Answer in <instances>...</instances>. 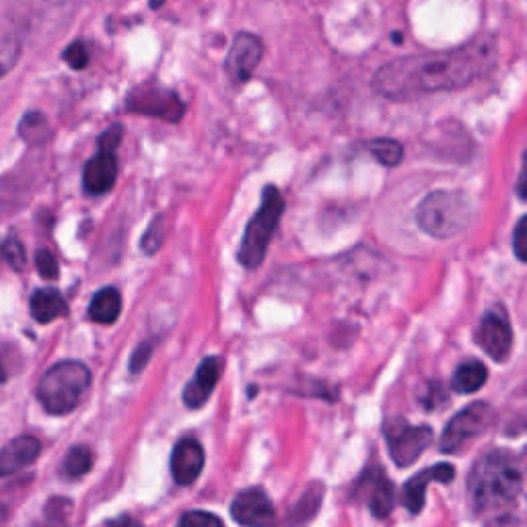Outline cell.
Masks as SVG:
<instances>
[{"mask_svg": "<svg viewBox=\"0 0 527 527\" xmlns=\"http://www.w3.org/2000/svg\"><path fill=\"white\" fill-rule=\"evenodd\" d=\"M108 527H143V523H138L136 519H132V517H118V519H114V521H110L108 523Z\"/></svg>", "mask_w": 527, "mask_h": 527, "instance_id": "836d02e7", "label": "cell"}, {"mask_svg": "<svg viewBox=\"0 0 527 527\" xmlns=\"http://www.w3.org/2000/svg\"><path fill=\"white\" fill-rule=\"evenodd\" d=\"M180 527H225L223 521L213 515V513H206V511H190L182 517Z\"/></svg>", "mask_w": 527, "mask_h": 527, "instance_id": "4316f807", "label": "cell"}, {"mask_svg": "<svg viewBox=\"0 0 527 527\" xmlns=\"http://www.w3.org/2000/svg\"><path fill=\"white\" fill-rule=\"evenodd\" d=\"M124 138V126L122 124H112L108 130H105L99 140H97V147L105 149V151H116L122 143Z\"/></svg>", "mask_w": 527, "mask_h": 527, "instance_id": "f1b7e54d", "label": "cell"}, {"mask_svg": "<svg viewBox=\"0 0 527 527\" xmlns=\"http://www.w3.org/2000/svg\"><path fill=\"white\" fill-rule=\"evenodd\" d=\"M19 58H21V35L17 33V27L11 21L0 19V79L11 73V70L17 66Z\"/></svg>", "mask_w": 527, "mask_h": 527, "instance_id": "d6986e66", "label": "cell"}, {"mask_svg": "<svg viewBox=\"0 0 527 527\" xmlns=\"http://www.w3.org/2000/svg\"><path fill=\"white\" fill-rule=\"evenodd\" d=\"M357 497L363 499L377 517H388L394 509V486L377 468L361 476L357 482Z\"/></svg>", "mask_w": 527, "mask_h": 527, "instance_id": "7c38bea8", "label": "cell"}, {"mask_svg": "<svg viewBox=\"0 0 527 527\" xmlns=\"http://www.w3.org/2000/svg\"><path fill=\"white\" fill-rule=\"evenodd\" d=\"M476 342L490 359L499 363L507 361L513 346V330L505 309L495 307L484 315L476 330Z\"/></svg>", "mask_w": 527, "mask_h": 527, "instance_id": "30bf717a", "label": "cell"}, {"mask_svg": "<svg viewBox=\"0 0 527 527\" xmlns=\"http://www.w3.org/2000/svg\"><path fill=\"white\" fill-rule=\"evenodd\" d=\"M285 213V198L280 194L276 186H266L262 192V204L258 213L252 217V221L245 227L243 241L239 245L237 260L245 268H258L268 252L270 239L280 223V217Z\"/></svg>", "mask_w": 527, "mask_h": 527, "instance_id": "277c9868", "label": "cell"}, {"mask_svg": "<svg viewBox=\"0 0 527 527\" xmlns=\"http://www.w3.org/2000/svg\"><path fill=\"white\" fill-rule=\"evenodd\" d=\"M513 252L519 262L527 264V215L519 219L513 233Z\"/></svg>", "mask_w": 527, "mask_h": 527, "instance_id": "83f0119b", "label": "cell"}, {"mask_svg": "<svg viewBox=\"0 0 527 527\" xmlns=\"http://www.w3.org/2000/svg\"><path fill=\"white\" fill-rule=\"evenodd\" d=\"M517 196L527 202V151L523 155V163H521V173H519V180H517Z\"/></svg>", "mask_w": 527, "mask_h": 527, "instance_id": "d6a6232c", "label": "cell"}, {"mask_svg": "<svg viewBox=\"0 0 527 527\" xmlns=\"http://www.w3.org/2000/svg\"><path fill=\"white\" fill-rule=\"evenodd\" d=\"M62 58L70 64V68H75V70H83V68H87V64H89V60H91L89 50H87V46H85L83 42H73V44H70V46L64 50Z\"/></svg>", "mask_w": 527, "mask_h": 527, "instance_id": "484cf974", "label": "cell"}, {"mask_svg": "<svg viewBox=\"0 0 527 527\" xmlns=\"http://www.w3.org/2000/svg\"><path fill=\"white\" fill-rule=\"evenodd\" d=\"M91 466H93V453L89 447H83V445L70 449L66 455V460H64L66 474L75 476V478L87 474L91 470Z\"/></svg>", "mask_w": 527, "mask_h": 527, "instance_id": "cb8c5ba5", "label": "cell"}, {"mask_svg": "<svg viewBox=\"0 0 527 527\" xmlns=\"http://www.w3.org/2000/svg\"><path fill=\"white\" fill-rule=\"evenodd\" d=\"M161 243H163V227H161V219H155L143 237V252L155 254L161 248Z\"/></svg>", "mask_w": 527, "mask_h": 527, "instance_id": "4dcf8cb0", "label": "cell"}, {"mask_svg": "<svg viewBox=\"0 0 527 527\" xmlns=\"http://www.w3.org/2000/svg\"><path fill=\"white\" fill-rule=\"evenodd\" d=\"M221 371H223V361L219 357H208L200 363L194 379L184 390V402L188 408H200L210 398L215 385L221 379Z\"/></svg>", "mask_w": 527, "mask_h": 527, "instance_id": "e0dca14e", "label": "cell"}, {"mask_svg": "<svg viewBox=\"0 0 527 527\" xmlns=\"http://www.w3.org/2000/svg\"><path fill=\"white\" fill-rule=\"evenodd\" d=\"M89 383L91 373L83 363L62 361L50 367L42 377L38 385V398L50 414H66L77 408Z\"/></svg>", "mask_w": 527, "mask_h": 527, "instance_id": "5b68a950", "label": "cell"}, {"mask_svg": "<svg viewBox=\"0 0 527 527\" xmlns=\"http://www.w3.org/2000/svg\"><path fill=\"white\" fill-rule=\"evenodd\" d=\"M264 56V44L256 33L239 31L225 58V73L235 85L248 83L258 70Z\"/></svg>", "mask_w": 527, "mask_h": 527, "instance_id": "52a82bcc", "label": "cell"}, {"mask_svg": "<svg viewBox=\"0 0 527 527\" xmlns=\"http://www.w3.org/2000/svg\"><path fill=\"white\" fill-rule=\"evenodd\" d=\"M486 379H488L486 367L480 361H468L455 369L451 385L458 394H474L482 388Z\"/></svg>", "mask_w": 527, "mask_h": 527, "instance_id": "44dd1931", "label": "cell"}, {"mask_svg": "<svg viewBox=\"0 0 527 527\" xmlns=\"http://www.w3.org/2000/svg\"><path fill=\"white\" fill-rule=\"evenodd\" d=\"M40 451H42V443L29 435L17 437L15 441L7 443L3 449H0V478L13 476L23 468L31 466L35 460H38Z\"/></svg>", "mask_w": 527, "mask_h": 527, "instance_id": "2e32d148", "label": "cell"}, {"mask_svg": "<svg viewBox=\"0 0 527 527\" xmlns=\"http://www.w3.org/2000/svg\"><path fill=\"white\" fill-rule=\"evenodd\" d=\"M367 151L385 167H398L404 159V147L394 138H373L367 143Z\"/></svg>", "mask_w": 527, "mask_h": 527, "instance_id": "7402d4cb", "label": "cell"}, {"mask_svg": "<svg viewBox=\"0 0 527 527\" xmlns=\"http://www.w3.org/2000/svg\"><path fill=\"white\" fill-rule=\"evenodd\" d=\"M19 134L23 140H27V143H33V145L46 143V140L50 138L48 118L42 112L25 114L21 124H19Z\"/></svg>", "mask_w": 527, "mask_h": 527, "instance_id": "603a6c76", "label": "cell"}, {"mask_svg": "<svg viewBox=\"0 0 527 527\" xmlns=\"http://www.w3.org/2000/svg\"><path fill=\"white\" fill-rule=\"evenodd\" d=\"M476 215L474 200L462 190H437L418 204L416 221L427 235L449 239L466 231Z\"/></svg>", "mask_w": 527, "mask_h": 527, "instance_id": "3957f363", "label": "cell"}, {"mask_svg": "<svg viewBox=\"0 0 527 527\" xmlns=\"http://www.w3.org/2000/svg\"><path fill=\"white\" fill-rule=\"evenodd\" d=\"M204 468V449L196 439H182L173 447L171 453V474L173 480L188 486L192 484Z\"/></svg>", "mask_w": 527, "mask_h": 527, "instance_id": "9a60e30c", "label": "cell"}, {"mask_svg": "<svg viewBox=\"0 0 527 527\" xmlns=\"http://www.w3.org/2000/svg\"><path fill=\"white\" fill-rule=\"evenodd\" d=\"M488 414L490 410L484 402H476L455 414L443 431L441 451L455 453V451H460L470 439L478 437L488 425Z\"/></svg>", "mask_w": 527, "mask_h": 527, "instance_id": "9c48e42d", "label": "cell"}, {"mask_svg": "<svg viewBox=\"0 0 527 527\" xmlns=\"http://www.w3.org/2000/svg\"><path fill=\"white\" fill-rule=\"evenodd\" d=\"M499 60V46L493 35L443 52L400 56L383 64L373 79L379 95L392 101H408L433 93L458 91L486 77Z\"/></svg>", "mask_w": 527, "mask_h": 527, "instance_id": "6da1fadb", "label": "cell"}, {"mask_svg": "<svg viewBox=\"0 0 527 527\" xmlns=\"http://www.w3.org/2000/svg\"><path fill=\"white\" fill-rule=\"evenodd\" d=\"M118 180V159L116 151L99 149L95 157H91L83 171V186L87 194L101 196L108 194Z\"/></svg>", "mask_w": 527, "mask_h": 527, "instance_id": "4fadbf2b", "label": "cell"}, {"mask_svg": "<svg viewBox=\"0 0 527 527\" xmlns=\"http://www.w3.org/2000/svg\"><path fill=\"white\" fill-rule=\"evenodd\" d=\"M521 493V474L505 451L480 458L468 478V495L476 513H493L511 505Z\"/></svg>", "mask_w": 527, "mask_h": 527, "instance_id": "7a4b0ae2", "label": "cell"}, {"mask_svg": "<svg viewBox=\"0 0 527 527\" xmlns=\"http://www.w3.org/2000/svg\"><path fill=\"white\" fill-rule=\"evenodd\" d=\"M433 437L431 427H410L408 423H392L385 427V441H388L392 460L400 468L412 466L420 453L433 443Z\"/></svg>", "mask_w": 527, "mask_h": 527, "instance_id": "ba28073f", "label": "cell"}, {"mask_svg": "<svg viewBox=\"0 0 527 527\" xmlns=\"http://www.w3.org/2000/svg\"><path fill=\"white\" fill-rule=\"evenodd\" d=\"M3 258L11 264V268L15 270H23L27 266V254H25V248L23 243L17 239V237H9L5 243H3Z\"/></svg>", "mask_w": 527, "mask_h": 527, "instance_id": "d4e9b609", "label": "cell"}, {"mask_svg": "<svg viewBox=\"0 0 527 527\" xmlns=\"http://www.w3.org/2000/svg\"><path fill=\"white\" fill-rule=\"evenodd\" d=\"M120 311H122L120 291L114 287H108L93 297L89 305V318L97 324L108 326L120 318Z\"/></svg>", "mask_w": 527, "mask_h": 527, "instance_id": "ffe728a7", "label": "cell"}, {"mask_svg": "<svg viewBox=\"0 0 527 527\" xmlns=\"http://www.w3.org/2000/svg\"><path fill=\"white\" fill-rule=\"evenodd\" d=\"M35 266H38L40 274L48 280H56L58 278V260L54 258L52 252L48 250H40L38 256H35Z\"/></svg>", "mask_w": 527, "mask_h": 527, "instance_id": "f546056e", "label": "cell"}, {"mask_svg": "<svg viewBox=\"0 0 527 527\" xmlns=\"http://www.w3.org/2000/svg\"><path fill=\"white\" fill-rule=\"evenodd\" d=\"M29 305H31L33 320L40 324H50L66 313V303L62 295L54 289H40L38 293H33Z\"/></svg>", "mask_w": 527, "mask_h": 527, "instance_id": "ac0fdd59", "label": "cell"}, {"mask_svg": "<svg viewBox=\"0 0 527 527\" xmlns=\"http://www.w3.org/2000/svg\"><path fill=\"white\" fill-rule=\"evenodd\" d=\"M233 519L243 527H270L276 519L274 507L262 488H248L231 505Z\"/></svg>", "mask_w": 527, "mask_h": 527, "instance_id": "8fae6325", "label": "cell"}, {"mask_svg": "<svg viewBox=\"0 0 527 527\" xmlns=\"http://www.w3.org/2000/svg\"><path fill=\"white\" fill-rule=\"evenodd\" d=\"M149 359H151V344H140L130 359V371L140 373L143 371V367L149 363Z\"/></svg>", "mask_w": 527, "mask_h": 527, "instance_id": "1f68e13d", "label": "cell"}, {"mask_svg": "<svg viewBox=\"0 0 527 527\" xmlns=\"http://www.w3.org/2000/svg\"><path fill=\"white\" fill-rule=\"evenodd\" d=\"M0 258H3V245H0Z\"/></svg>", "mask_w": 527, "mask_h": 527, "instance_id": "d590c367", "label": "cell"}, {"mask_svg": "<svg viewBox=\"0 0 527 527\" xmlns=\"http://www.w3.org/2000/svg\"><path fill=\"white\" fill-rule=\"evenodd\" d=\"M126 108L134 114L147 116V118H159L171 124L180 122L186 114V105L178 93L171 89H163V87H153V85L136 87L132 93H128Z\"/></svg>", "mask_w": 527, "mask_h": 527, "instance_id": "8992f818", "label": "cell"}, {"mask_svg": "<svg viewBox=\"0 0 527 527\" xmlns=\"http://www.w3.org/2000/svg\"><path fill=\"white\" fill-rule=\"evenodd\" d=\"M455 478V468L449 464H437L431 466L423 472H418L412 476L402 490V501L410 513H420L425 507V497H427V484L429 482H451Z\"/></svg>", "mask_w": 527, "mask_h": 527, "instance_id": "5bb4252c", "label": "cell"}, {"mask_svg": "<svg viewBox=\"0 0 527 527\" xmlns=\"http://www.w3.org/2000/svg\"><path fill=\"white\" fill-rule=\"evenodd\" d=\"M5 379V373H3V363H0V381Z\"/></svg>", "mask_w": 527, "mask_h": 527, "instance_id": "e575fe53", "label": "cell"}]
</instances>
